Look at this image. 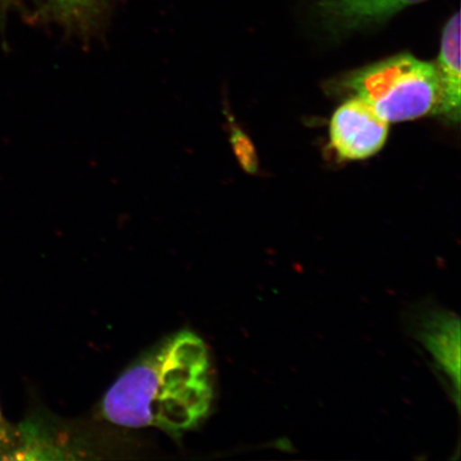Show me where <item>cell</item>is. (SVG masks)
Instances as JSON below:
<instances>
[{"label": "cell", "mask_w": 461, "mask_h": 461, "mask_svg": "<svg viewBox=\"0 0 461 461\" xmlns=\"http://www.w3.org/2000/svg\"><path fill=\"white\" fill-rule=\"evenodd\" d=\"M441 88V101L438 113L453 123L460 120V15L451 16L443 29L439 57L436 65Z\"/></svg>", "instance_id": "cell-7"}, {"label": "cell", "mask_w": 461, "mask_h": 461, "mask_svg": "<svg viewBox=\"0 0 461 461\" xmlns=\"http://www.w3.org/2000/svg\"><path fill=\"white\" fill-rule=\"evenodd\" d=\"M21 445L19 429L5 420L0 408V460H13Z\"/></svg>", "instance_id": "cell-9"}, {"label": "cell", "mask_w": 461, "mask_h": 461, "mask_svg": "<svg viewBox=\"0 0 461 461\" xmlns=\"http://www.w3.org/2000/svg\"><path fill=\"white\" fill-rule=\"evenodd\" d=\"M330 135L331 147L339 158L366 159L384 147L389 122L366 102L354 96L333 113Z\"/></svg>", "instance_id": "cell-3"}, {"label": "cell", "mask_w": 461, "mask_h": 461, "mask_svg": "<svg viewBox=\"0 0 461 461\" xmlns=\"http://www.w3.org/2000/svg\"><path fill=\"white\" fill-rule=\"evenodd\" d=\"M42 4V0H0V28L5 27L7 16L14 11H19L23 16L26 17L28 23L31 22L32 17Z\"/></svg>", "instance_id": "cell-10"}, {"label": "cell", "mask_w": 461, "mask_h": 461, "mask_svg": "<svg viewBox=\"0 0 461 461\" xmlns=\"http://www.w3.org/2000/svg\"><path fill=\"white\" fill-rule=\"evenodd\" d=\"M214 382L209 350L183 330L143 354L117 379L102 402L104 418L124 428H155L173 438L209 416Z\"/></svg>", "instance_id": "cell-1"}, {"label": "cell", "mask_w": 461, "mask_h": 461, "mask_svg": "<svg viewBox=\"0 0 461 461\" xmlns=\"http://www.w3.org/2000/svg\"><path fill=\"white\" fill-rule=\"evenodd\" d=\"M223 112L227 118L230 148H232L240 168L249 173V175H256L258 171V158L255 144L252 143L249 136L236 122L232 113L227 107L224 108Z\"/></svg>", "instance_id": "cell-8"}, {"label": "cell", "mask_w": 461, "mask_h": 461, "mask_svg": "<svg viewBox=\"0 0 461 461\" xmlns=\"http://www.w3.org/2000/svg\"><path fill=\"white\" fill-rule=\"evenodd\" d=\"M112 8V0H46L29 23L56 24L67 38L77 37L88 46L92 39L105 36Z\"/></svg>", "instance_id": "cell-5"}, {"label": "cell", "mask_w": 461, "mask_h": 461, "mask_svg": "<svg viewBox=\"0 0 461 461\" xmlns=\"http://www.w3.org/2000/svg\"><path fill=\"white\" fill-rule=\"evenodd\" d=\"M428 0H319L321 17L334 31L351 32L382 24L402 10Z\"/></svg>", "instance_id": "cell-6"}, {"label": "cell", "mask_w": 461, "mask_h": 461, "mask_svg": "<svg viewBox=\"0 0 461 461\" xmlns=\"http://www.w3.org/2000/svg\"><path fill=\"white\" fill-rule=\"evenodd\" d=\"M344 86L387 122L416 120L439 111L436 66L411 54H399L350 73Z\"/></svg>", "instance_id": "cell-2"}, {"label": "cell", "mask_w": 461, "mask_h": 461, "mask_svg": "<svg viewBox=\"0 0 461 461\" xmlns=\"http://www.w3.org/2000/svg\"><path fill=\"white\" fill-rule=\"evenodd\" d=\"M416 337L429 351L438 370L445 375L459 400L460 322L457 316L442 309L419 310Z\"/></svg>", "instance_id": "cell-4"}]
</instances>
